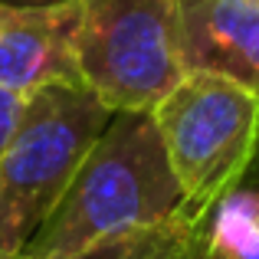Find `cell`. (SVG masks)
<instances>
[{
	"label": "cell",
	"mask_w": 259,
	"mask_h": 259,
	"mask_svg": "<svg viewBox=\"0 0 259 259\" xmlns=\"http://www.w3.org/2000/svg\"><path fill=\"white\" fill-rule=\"evenodd\" d=\"M174 220L190 217L154 112H112L66 194L17 259L69 256L105 236Z\"/></svg>",
	"instance_id": "1"
},
{
	"label": "cell",
	"mask_w": 259,
	"mask_h": 259,
	"mask_svg": "<svg viewBox=\"0 0 259 259\" xmlns=\"http://www.w3.org/2000/svg\"><path fill=\"white\" fill-rule=\"evenodd\" d=\"M112 108L85 82H56L26 99L0 154V259H17L76 177Z\"/></svg>",
	"instance_id": "2"
},
{
	"label": "cell",
	"mask_w": 259,
	"mask_h": 259,
	"mask_svg": "<svg viewBox=\"0 0 259 259\" xmlns=\"http://www.w3.org/2000/svg\"><path fill=\"white\" fill-rule=\"evenodd\" d=\"M187 217L200 220L243 181L259 132V92L213 72H187L151 108Z\"/></svg>",
	"instance_id": "3"
},
{
	"label": "cell",
	"mask_w": 259,
	"mask_h": 259,
	"mask_svg": "<svg viewBox=\"0 0 259 259\" xmlns=\"http://www.w3.org/2000/svg\"><path fill=\"white\" fill-rule=\"evenodd\" d=\"M76 63L112 112H151L187 76L177 0H79Z\"/></svg>",
	"instance_id": "4"
},
{
	"label": "cell",
	"mask_w": 259,
	"mask_h": 259,
	"mask_svg": "<svg viewBox=\"0 0 259 259\" xmlns=\"http://www.w3.org/2000/svg\"><path fill=\"white\" fill-rule=\"evenodd\" d=\"M76 30L79 0L53 7L0 4V89L33 95L56 82H82Z\"/></svg>",
	"instance_id": "5"
},
{
	"label": "cell",
	"mask_w": 259,
	"mask_h": 259,
	"mask_svg": "<svg viewBox=\"0 0 259 259\" xmlns=\"http://www.w3.org/2000/svg\"><path fill=\"white\" fill-rule=\"evenodd\" d=\"M187 72H213L259 92V0H177Z\"/></svg>",
	"instance_id": "6"
},
{
	"label": "cell",
	"mask_w": 259,
	"mask_h": 259,
	"mask_svg": "<svg viewBox=\"0 0 259 259\" xmlns=\"http://www.w3.org/2000/svg\"><path fill=\"white\" fill-rule=\"evenodd\" d=\"M194 233L197 223L174 220V223H161V227L105 236V240L92 243L79 253L56 256V259H177L194 246Z\"/></svg>",
	"instance_id": "7"
},
{
	"label": "cell",
	"mask_w": 259,
	"mask_h": 259,
	"mask_svg": "<svg viewBox=\"0 0 259 259\" xmlns=\"http://www.w3.org/2000/svg\"><path fill=\"white\" fill-rule=\"evenodd\" d=\"M26 99H30V95H20V92H10V89H0V154H4L7 145H10L13 132H17L20 118H23Z\"/></svg>",
	"instance_id": "8"
},
{
	"label": "cell",
	"mask_w": 259,
	"mask_h": 259,
	"mask_svg": "<svg viewBox=\"0 0 259 259\" xmlns=\"http://www.w3.org/2000/svg\"><path fill=\"white\" fill-rule=\"evenodd\" d=\"M243 181H253L259 184V132H256V148H253V161H249L246 174H243Z\"/></svg>",
	"instance_id": "9"
},
{
	"label": "cell",
	"mask_w": 259,
	"mask_h": 259,
	"mask_svg": "<svg viewBox=\"0 0 259 259\" xmlns=\"http://www.w3.org/2000/svg\"><path fill=\"white\" fill-rule=\"evenodd\" d=\"M4 7H53V4H69V0H0Z\"/></svg>",
	"instance_id": "10"
},
{
	"label": "cell",
	"mask_w": 259,
	"mask_h": 259,
	"mask_svg": "<svg viewBox=\"0 0 259 259\" xmlns=\"http://www.w3.org/2000/svg\"><path fill=\"white\" fill-rule=\"evenodd\" d=\"M177 259H194V246H190V249H187L184 256H177Z\"/></svg>",
	"instance_id": "11"
},
{
	"label": "cell",
	"mask_w": 259,
	"mask_h": 259,
	"mask_svg": "<svg viewBox=\"0 0 259 259\" xmlns=\"http://www.w3.org/2000/svg\"><path fill=\"white\" fill-rule=\"evenodd\" d=\"M194 259H197V256H194Z\"/></svg>",
	"instance_id": "12"
}]
</instances>
